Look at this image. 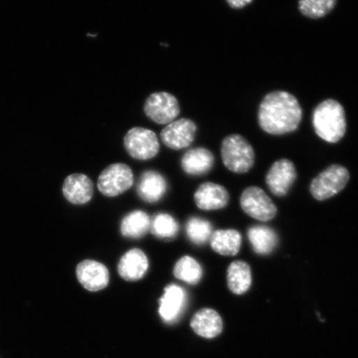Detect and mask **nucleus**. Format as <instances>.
Segmentation results:
<instances>
[{
    "label": "nucleus",
    "instance_id": "obj_6",
    "mask_svg": "<svg viewBox=\"0 0 358 358\" xmlns=\"http://www.w3.org/2000/svg\"><path fill=\"white\" fill-rule=\"evenodd\" d=\"M133 183L131 169L124 164H114L103 170L98 178L97 187L103 195L114 198L131 189Z\"/></svg>",
    "mask_w": 358,
    "mask_h": 358
},
{
    "label": "nucleus",
    "instance_id": "obj_22",
    "mask_svg": "<svg viewBox=\"0 0 358 358\" xmlns=\"http://www.w3.org/2000/svg\"><path fill=\"white\" fill-rule=\"evenodd\" d=\"M150 223L149 215L137 210L129 213L122 219L120 232L127 238L140 239L150 230Z\"/></svg>",
    "mask_w": 358,
    "mask_h": 358
},
{
    "label": "nucleus",
    "instance_id": "obj_24",
    "mask_svg": "<svg viewBox=\"0 0 358 358\" xmlns=\"http://www.w3.org/2000/svg\"><path fill=\"white\" fill-rule=\"evenodd\" d=\"M151 234L161 240H173L178 234L179 225L176 218L168 213H157L150 223Z\"/></svg>",
    "mask_w": 358,
    "mask_h": 358
},
{
    "label": "nucleus",
    "instance_id": "obj_10",
    "mask_svg": "<svg viewBox=\"0 0 358 358\" xmlns=\"http://www.w3.org/2000/svg\"><path fill=\"white\" fill-rule=\"evenodd\" d=\"M296 178L294 164L287 159H282L276 161L268 170L266 182L273 194L283 196L288 194Z\"/></svg>",
    "mask_w": 358,
    "mask_h": 358
},
{
    "label": "nucleus",
    "instance_id": "obj_25",
    "mask_svg": "<svg viewBox=\"0 0 358 358\" xmlns=\"http://www.w3.org/2000/svg\"><path fill=\"white\" fill-rule=\"evenodd\" d=\"M212 223L200 217H191L186 223V234L191 243L201 245L211 238L213 234Z\"/></svg>",
    "mask_w": 358,
    "mask_h": 358
},
{
    "label": "nucleus",
    "instance_id": "obj_23",
    "mask_svg": "<svg viewBox=\"0 0 358 358\" xmlns=\"http://www.w3.org/2000/svg\"><path fill=\"white\" fill-rule=\"evenodd\" d=\"M203 275V271L200 264L189 256L179 259L173 268V275L191 285H198Z\"/></svg>",
    "mask_w": 358,
    "mask_h": 358
},
{
    "label": "nucleus",
    "instance_id": "obj_20",
    "mask_svg": "<svg viewBox=\"0 0 358 358\" xmlns=\"http://www.w3.org/2000/svg\"><path fill=\"white\" fill-rule=\"evenodd\" d=\"M209 241L215 252L222 256L234 257L239 252L243 237L236 230H217L213 232Z\"/></svg>",
    "mask_w": 358,
    "mask_h": 358
},
{
    "label": "nucleus",
    "instance_id": "obj_18",
    "mask_svg": "<svg viewBox=\"0 0 358 358\" xmlns=\"http://www.w3.org/2000/svg\"><path fill=\"white\" fill-rule=\"evenodd\" d=\"M222 325L220 315L212 308H203L196 312L191 321L194 332L206 338L217 337L222 333Z\"/></svg>",
    "mask_w": 358,
    "mask_h": 358
},
{
    "label": "nucleus",
    "instance_id": "obj_1",
    "mask_svg": "<svg viewBox=\"0 0 358 358\" xmlns=\"http://www.w3.org/2000/svg\"><path fill=\"white\" fill-rule=\"evenodd\" d=\"M303 117L297 98L284 91L267 94L259 106L258 122L264 131L282 136L296 131Z\"/></svg>",
    "mask_w": 358,
    "mask_h": 358
},
{
    "label": "nucleus",
    "instance_id": "obj_11",
    "mask_svg": "<svg viewBox=\"0 0 358 358\" xmlns=\"http://www.w3.org/2000/svg\"><path fill=\"white\" fill-rule=\"evenodd\" d=\"M76 274L79 283L92 292L105 289L110 281L108 268L93 259H85L80 262L76 268Z\"/></svg>",
    "mask_w": 358,
    "mask_h": 358
},
{
    "label": "nucleus",
    "instance_id": "obj_13",
    "mask_svg": "<svg viewBox=\"0 0 358 358\" xmlns=\"http://www.w3.org/2000/svg\"><path fill=\"white\" fill-rule=\"evenodd\" d=\"M149 268V259L142 250L134 248L120 258L117 270L120 277L127 281H137L144 277Z\"/></svg>",
    "mask_w": 358,
    "mask_h": 358
},
{
    "label": "nucleus",
    "instance_id": "obj_16",
    "mask_svg": "<svg viewBox=\"0 0 358 358\" xmlns=\"http://www.w3.org/2000/svg\"><path fill=\"white\" fill-rule=\"evenodd\" d=\"M187 296L185 289L177 285H169L159 299V315L170 323L176 320L185 306Z\"/></svg>",
    "mask_w": 358,
    "mask_h": 358
},
{
    "label": "nucleus",
    "instance_id": "obj_9",
    "mask_svg": "<svg viewBox=\"0 0 358 358\" xmlns=\"http://www.w3.org/2000/svg\"><path fill=\"white\" fill-rule=\"evenodd\" d=\"M196 124L192 120L182 118L169 124L160 133L161 141L165 146L173 150L189 147L194 142Z\"/></svg>",
    "mask_w": 358,
    "mask_h": 358
},
{
    "label": "nucleus",
    "instance_id": "obj_19",
    "mask_svg": "<svg viewBox=\"0 0 358 358\" xmlns=\"http://www.w3.org/2000/svg\"><path fill=\"white\" fill-rule=\"evenodd\" d=\"M248 236L254 252L261 256H267L272 253L279 243L276 232L266 226L250 227Z\"/></svg>",
    "mask_w": 358,
    "mask_h": 358
},
{
    "label": "nucleus",
    "instance_id": "obj_27",
    "mask_svg": "<svg viewBox=\"0 0 358 358\" xmlns=\"http://www.w3.org/2000/svg\"><path fill=\"white\" fill-rule=\"evenodd\" d=\"M226 1L231 8L239 10V8L248 6L253 0H226Z\"/></svg>",
    "mask_w": 358,
    "mask_h": 358
},
{
    "label": "nucleus",
    "instance_id": "obj_7",
    "mask_svg": "<svg viewBox=\"0 0 358 358\" xmlns=\"http://www.w3.org/2000/svg\"><path fill=\"white\" fill-rule=\"evenodd\" d=\"M240 203L241 208L248 216L259 221H271L277 214L275 203L258 187H249L244 190L241 196Z\"/></svg>",
    "mask_w": 358,
    "mask_h": 358
},
{
    "label": "nucleus",
    "instance_id": "obj_4",
    "mask_svg": "<svg viewBox=\"0 0 358 358\" xmlns=\"http://www.w3.org/2000/svg\"><path fill=\"white\" fill-rule=\"evenodd\" d=\"M348 170L342 165L334 164L320 173L311 182L310 192L313 198L324 201L338 194L349 181Z\"/></svg>",
    "mask_w": 358,
    "mask_h": 358
},
{
    "label": "nucleus",
    "instance_id": "obj_17",
    "mask_svg": "<svg viewBox=\"0 0 358 358\" xmlns=\"http://www.w3.org/2000/svg\"><path fill=\"white\" fill-rule=\"evenodd\" d=\"M214 160L211 151L205 148H194L183 155L181 166L189 176H201L211 171Z\"/></svg>",
    "mask_w": 358,
    "mask_h": 358
},
{
    "label": "nucleus",
    "instance_id": "obj_8",
    "mask_svg": "<svg viewBox=\"0 0 358 358\" xmlns=\"http://www.w3.org/2000/svg\"><path fill=\"white\" fill-rule=\"evenodd\" d=\"M148 118L159 124H169L180 113L177 98L168 92H155L147 98L144 106Z\"/></svg>",
    "mask_w": 358,
    "mask_h": 358
},
{
    "label": "nucleus",
    "instance_id": "obj_26",
    "mask_svg": "<svg viewBox=\"0 0 358 358\" xmlns=\"http://www.w3.org/2000/svg\"><path fill=\"white\" fill-rule=\"evenodd\" d=\"M338 0H299V10L308 19L317 20L332 12Z\"/></svg>",
    "mask_w": 358,
    "mask_h": 358
},
{
    "label": "nucleus",
    "instance_id": "obj_14",
    "mask_svg": "<svg viewBox=\"0 0 358 358\" xmlns=\"http://www.w3.org/2000/svg\"><path fill=\"white\" fill-rule=\"evenodd\" d=\"M62 194L69 203L75 205L86 204L94 194L93 182L83 173L71 174L65 179Z\"/></svg>",
    "mask_w": 358,
    "mask_h": 358
},
{
    "label": "nucleus",
    "instance_id": "obj_12",
    "mask_svg": "<svg viewBox=\"0 0 358 358\" xmlns=\"http://www.w3.org/2000/svg\"><path fill=\"white\" fill-rule=\"evenodd\" d=\"M229 199V194L225 187L210 182L201 185L194 194L196 207L206 211L224 208Z\"/></svg>",
    "mask_w": 358,
    "mask_h": 358
},
{
    "label": "nucleus",
    "instance_id": "obj_15",
    "mask_svg": "<svg viewBox=\"0 0 358 358\" xmlns=\"http://www.w3.org/2000/svg\"><path fill=\"white\" fill-rule=\"evenodd\" d=\"M168 185L162 174L147 170L141 174L137 183V194L148 203H155L166 194Z\"/></svg>",
    "mask_w": 358,
    "mask_h": 358
},
{
    "label": "nucleus",
    "instance_id": "obj_2",
    "mask_svg": "<svg viewBox=\"0 0 358 358\" xmlns=\"http://www.w3.org/2000/svg\"><path fill=\"white\" fill-rule=\"evenodd\" d=\"M312 122L317 136L326 142L334 144L345 136V110L336 100H325L317 105L313 110Z\"/></svg>",
    "mask_w": 358,
    "mask_h": 358
},
{
    "label": "nucleus",
    "instance_id": "obj_21",
    "mask_svg": "<svg viewBox=\"0 0 358 358\" xmlns=\"http://www.w3.org/2000/svg\"><path fill=\"white\" fill-rule=\"evenodd\" d=\"M228 288L235 294H243L248 292L252 285V270L249 264L243 261L231 263L227 268Z\"/></svg>",
    "mask_w": 358,
    "mask_h": 358
},
{
    "label": "nucleus",
    "instance_id": "obj_3",
    "mask_svg": "<svg viewBox=\"0 0 358 358\" xmlns=\"http://www.w3.org/2000/svg\"><path fill=\"white\" fill-rule=\"evenodd\" d=\"M222 162L230 171L248 173L255 163V152L252 145L240 134H231L222 143Z\"/></svg>",
    "mask_w": 358,
    "mask_h": 358
},
{
    "label": "nucleus",
    "instance_id": "obj_5",
    "mask_svg": "<svg viewBox=\"0 0 358 358\" xmlns=\"http://www.w3.org/2000/svg\"><path fill=\"white\" fill-rule=\"evenodd\" d=\"M124 146L129 155L138 160L153 159L160 149L156 134L143 127L129 129L124 138Z\"/></svg>",
    "mask_w": 358,
    "mask_h": 358
}]
</instances>
